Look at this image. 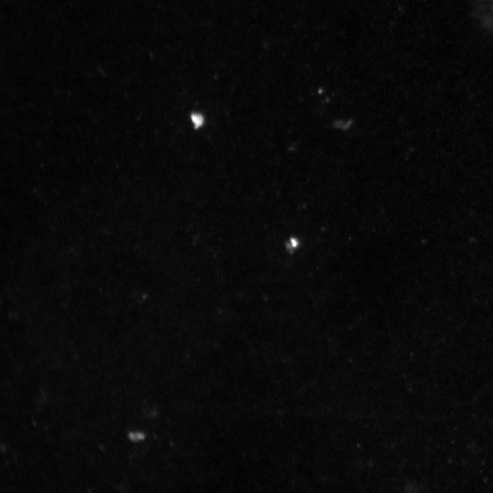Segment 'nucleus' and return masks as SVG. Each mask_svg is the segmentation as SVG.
Listing matches in <instances>:
<instances>
[{
    "label": "nucleus",
    "instance_id": "obj_1",
    "mask_svg": "<svg viewBox=\"0 0 493 493\" xmlns=\"http://www.w3.org/2000/svg\"><path fill=\"white\" fill-rule=\"evenodd\" d=\"M128 436H129V438L132 442H135L141 441L144 438V435L142 432H140V431L129 432Z\"/></svg>",
    "mask_w": 493,
    "mask_h": 493
},
{
    "label": "nucleus",
    "instance_id": "obj_2",
    "mask_svg": "<svg viewBox=\"0 0 493 493\" xmlns=\"http://www.w3.org/2000/svg\"><path fill=\"white\" fill-rule=\"evenodd\" d=\"M191 118L196 127H199L202 125L203 123V118L201 114H194L192 115Z\"/></svg>",
    "mask_w": 493,
    "mask_h": 493
}]
</instances>
